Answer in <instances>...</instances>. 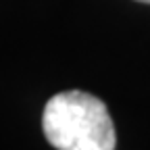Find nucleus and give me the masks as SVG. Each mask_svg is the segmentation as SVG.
<instances>
[{
	"instance_id": "f257e3e1",
	"label": "nucleus",
	"mask_w": 150,
	"mask_h": 150,
	"mask_svg": "<svg viewBox=\"0 0 150 150\" xmlns=\"http://www.w3.org/2000/svg\"><path fill=\"white\" fill-rule=\"evenodd\" d=\"M42 129L56 150H115L117 146L106 104L81 90L52 96L42 112Z\"/></svg>"
},
{
	"instance_id": "f03ea898",
	"label": "nucleus",
	"mask_w": 150,
	"mask_h": 150,
	"mask_svg": "<svg viewBox=\"0 0 150 150\" xmlns=\"http://www.w3.org/2000/svg\"><path fill=\"white\" fill-rule=\"evenodd\" d=\"M138 2H146V4H150V0H138Z\"/></svg>"
}]
</instances>
